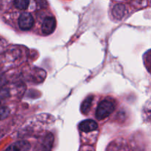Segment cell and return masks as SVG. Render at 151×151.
I'll list each match as a JSON object with an SVG mask.
<instances>
[{"mask_svg":"<svg viewBox=\"0 0 151 151\" xmlns=\"http://www.w3.org/2000/svg\"><path fill=\"white\" fill-rule=\"evenodd\" d=\"M97 128H98V125L95 121L92 119H86V120L82 121L79 124V129L83 132H91V131H96Z\"/></svg>","mask_w":151,"mask_h":151,"instance_id":"cell-4","label":"cell"},{"mask_svg":"<svg viewBox=\"0 0 151 151\" xmlns=\"http://www.w3.org/2000/svg\"><path fill=\"white\" fill-rule=\"evenodd\" d=\"M126 13V7L123 4H116L113 8V15L118 20L122 19Z\"/></svg>","mask_w":151,"mask_h":151,"instance_id":"cell-6","label":"cell"},{"mask_svg":"<svg viewBox=\"0 0 151 151\" xmlns=\"http://www.w3.org/2000/svg\"><path fill=\"white\" fill-rule=\"evenodd\" d=\"M56 27V20L54 17L49 16L44 20L41 26L42 32L46 35H50L55 31Z\"/></svg>","mask_w":151,"mask_h":151,"instance_id":"cell-3","label":"cell"},{"mask_svg":"<svg viewBox=\"0 0 151 151\" xmlns=\"http://www.w3.org/2000/svg\"><path fill=\"white\" fill-rule=\"evenodd\" d=\"M93 99H94V97L92 95H90L87 97L85 99V100L83 102L82 105H81V110L83 114H87L89 112L90 109L91 107V104H92Z\"/></svg>","mask_w":151,"mask_h":151,"instance_id":"cell-7","label":"cell"},{"mask_svg":"<svg viewBox=\"0 0 151 151\" xmlns=\"http://www.w3.org/2000/svg\"><path fill=\"white\" fill-rule=\"evenodd\" d=\"M115 109V102L110 99H106L100 102L96 111V118L99 120L106 119L111 114Z\"/></svg>","mask_w":151,"mask_h":151,"instance_id":"cell-1","label":"cell"},{"mask_svg":"<svg viewBox=\"0 0 151 151\" xmlns=\"http://www.w3.org/2000/svg\"><path fill=\"white\" fill-rule=\"evenodd\" d=\"M30 144L27 141H19L10 145L4 151H29Z\"/></svg>","mask_w":151,"mask_h":151,"instance_id":"cell-5","label":"cell"},{"mask_svg":"<svg viewBox=\"0 0 151 151\" xmlns=\"http://www.w3.org/2000/svg\"><path fill=\"white\" fill-rule=\"evenodd\" d=\"M9 114H10V109L8 108L5 107V106L0 107V120H2L7 117Z\"/></svg>","mask_w":151,"mask_h":151,"instance_id":"cell-9","label":"cell"},{"mask_svg":"<svg viewBox=\"0 0 151 151\" xmlns=\"http://www.w3.org/2000/svg\"><path fill=\"white\" fill-rule=\"evenodd\" d=\"M13 3L16 8L19 9V10H26L29 6V1L28 0H16Z\"/></svg>","mask_w":151,"mask_h":151,"instance_id":"cell-8","label":"cell"},{"mask_svg":"<svg viewBox=\"0 0 151 151\" xmlns=\"http://www.w3.org/2000/svg\"><path fill=\"white\" fill-rule=\"evenodd\" d=\"M6 83V79L4 76L0 75V88Z\"/></svg>","mask_w":151,"mask_h":151,"instance_id":"cell-10","label":"cell"},{"mask_svg":"<svg viewBox=\"0 0 151 151\" xmlns=\"http://www.w3.org/2000/svg\"><path fill=\"white\" fill-rule=\"evenodd\" d=\"M34 20L32 15L27 12H24L19 18V27L22 30H29L33 26Z\"/></svg>","mask_w":151,"mask_h":151,"instance_id":"cell-2","label":"cell"}]
</instances>
